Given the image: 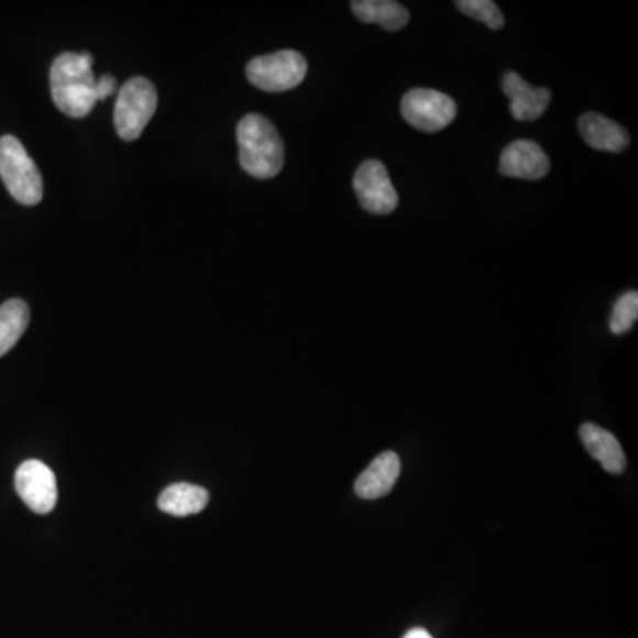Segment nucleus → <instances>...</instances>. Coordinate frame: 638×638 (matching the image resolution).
I'll return each mask as SVG.
<instances>
[{"instance_id":"obj_17","label":"nucleus","mask_w":638,"mask_h":638,"mask_svg":"<svg viewBox=\"0 0 638 638\" xmlns=\"http://www.w3.org/2000/svg\"><path fill=\"white\" fill-rule=\"evenodd\" d=\"M457 8L461 13L488 25L493 31H498L506 23L501 8L493 0H458Z\"/></svg>"},{"instance_id":"obj_15","label":"nucleus","mask_w":638,"mask_h":638,"mask_svg":"<svg viewBox=\"0 0 638 638\" xmlns=\"http://www.w3.org/2000/svg\"><path fill=\"white\" fill-rule=\"evenodd\" d=\"M210 501V493L196 484L178 483L170 484L160 493L158 507L167 515L183 516L197 515L201 513Z\"/></svg>"},{"instance_id":"obj_2","label":"nucleus","mask_w":638,"mask_h":638,"mask_svg":"<svg viewBox=\"0 0 638 638\" xmlns=\"http://www.w3.org/2000/svg\"><path fill=\"white\" fill-rule=\"evenodd\" d=\"M240 165L252 178H275L284 167V142L274 123L261 114H249L238 123Z\"/></svg>"},{"instance_id":"obj_7","label":"nucleus","mask_w":638,"mask_h":638,"mask_svg":"<svg viewBox=\"0 0 638 638\" xmlns=\"http://www.w3.org/2000/svg\"><path fill=\"white\" fill-rule=\"evenodd\" d=\"M353 188L362 208L370 213H393L399 205L387 167L380 160H365L361 164L353 178Z\"/></svg>"},{"instance_id":"obj_18","label":"nucleus","mask_w":638,"mask_h":638,"mask_svg":"<svg viewBox=\"0 0 638 638\" xmlns=\"http://www.w3.org/2000/svg\"><path fill=\"white\" fill-rule=\"evenodd\" d=\"M638 319V293L626 292L619 300L614 304L610 316V330L616 336L629 332L634 329Z\"/></svg>"},{"instance_id":"obj_9","label":"nucleus","mask_w":638,"mask_h":638,"mask_svg":"<svg viewBox=\"0 0 638 638\" xmlns=\"http://www.w3.org/2000/svg\"><path fill=\"white\" fill-rule=\"evenodd\" d=\"M498 173L507 178L536 182L550 173V160L538 142L520 139L510 142L509 146L502 151Z\"/></svg>"},{"instance_id":"obj_10","label":"nucleus","mask_w":638,"mask_h":638,"mask_svg":"<svg viewBox=\"0 0 638 638\" xmlns=\"http://www.w3.org/2000/svg\"><path fill=\"white\" fill-rule=\"evenodd\" d=\"M502 91L509 98L510 114L516 121H536L547 112L552 100L550 89L532 87L515 72L502 77Z\"/></svg>"},{"instance_id":"obj_19","label":"nucleus","mask_w":638,"mask_h":638,"mask_svg":"<svg viewBox=\"0 0 638 638\" xmlns=\"http://www.w3.org/2000/svg\"><path fill=\"white\" fill-rule=\"evenodd\" d=\"M116 87V78L112 75H103V77L96 78V100H107L110 96L114 95Z\"/></svg>"},{"instance_id":"obj_11","label":"nucleus","mask_w":638,"mask_h":638,"mask_svg":"<svg viewBox=\"0 0 638 638\" xmlns=\"http://www.w3.org/2000/svg\"><path fill=\"white\" fill-rule=\"evenodd\" d=\"M399 474H402L399 457L396 452H383L378 458H374L373 463L359 475L355 493L365 501L385 497L393 492Z\"/></svg>"},{"instance_id":"obj_6","label":"nucleus","mask_w":638,"mask_h":638,"mask_svg":"<svg viewBox=\"0 0 638 638\" xmlns=\"http://www.w3.org/2000/svg\"><path fill=\"white\" fill-rule=\"evenodd\" d=\"M457 114V101L446 92L419 87L403 96L402 116L406 123L417 128L419 132H440L454 121Z\"/></svg>"},{"instance_id":"obj_14","label":"nucleus","mask_w":638,"mask_h":638,"mask_svg":"<svg viewBox=\"0 0 638 638\" xmlns=\"http://www.w3.org/2000/svg\"><path fill=\"white\" fill-rule=\"evenodd\" d=\"M351 11L362 23H376L391 32L402 31L410 22V13L396 0H355Z\"/></svg>"},{"instance_id":"obj_16","label":"nucleus","mask_w":638,"mask_h":638,"mask_svg":"<svg viewBox=\"0 0 638 638\" xmlns=\"http://www.w3.org/2000/svg\"><path fill=\"white\" fill-rule=\"evenodd\" d=\"M29 321L31 310L25 301L14 298L0 306V356L13 350L28 330Z\"/></svg>"},{"instance_id":"obj_8","label":"nucleus","mask_w":638,"mask_h":638,"mask_svg":"<svg viewBox=\"0 0 638 638\" xmlns=\"http://www.w3.org/2000/svg\"><path fill=\"white\" fill-rule=\"evenodd\" d=\"M14 488L25 506L37 515H48L57 504V481L43 461H23L14 474Z\"/></svg>"},{"instance_id":"obj_4","label":"nucleus","mask_w":638,"mask_h":638,"mask_svg":"<svg viewBox=\"0 0 638 638\" xmlns=\"http://www.w3.org/2000/svg\"><path fill=\"white\" fill-rule=\"evenodd\" d=\"M158 96L144 77L130 78L119 89L114 109L116 132L123 141H138L155 114Z\"/></svg>"},{"instance_id":"obj_3","label":"nucleus","mask_w":638,"mask_h":638,"mask_svg":"<svg viewBox=\"0 0 638 638\" xmlns=\"http://www.w3.org/2000/svg\"><path fill=\"white\" fill-rule=\"evenodd\" d=\"M0 179L20 205L34 206L43 199L42 173L13 135L0 138Z\"/></svg>"},{"instance_id":"obj_13","label":"nucleus","mask_w":638,"mask_h":638,"mask_svg":"<svg viewBox=\"0 0 638 638\" xmlns=\"http://www.w3.org/2000/svg\"><path fill=\"white\" fill-rule=\"evenodd\" d=\"M580 438L584 443L585 451L608 472V474H623L626 469V457L623 447L617 442V438L600 428V426L587 425L580 428Z\"/></svg>"},{"instance_id":"obj_5","label":"nucleus","mask_w":638,"mask_h":638,"mask_svg":"<svg viewBox=\"0 0 638 638\" xmlns=\"http://www.w3.org/2000/svg\"><path fill=\"white\" fill-rule=\"evenodd\" d=\"M307 61L295 51L261 55L246 64V78L252 86L265 92H284L304 82Z\"/></svg>"},{"instance_id":"obj_1","label":"nucleus","mask_w":638,"mask_h":638,"mask_svg":"<svg viewBox=\"0 0 638 638\" xmlns=\"http://www.w3.org/2000/svg\"><path fill=\"white\" fill-rule=\"evenodd\" d=\"M52 98L57 109L69 118L91 114L96 103V77L92 55L64 52L52 64Z\"/></svg>"},{"instance_id":"obj_20","label":"nucleus","mask_w":638,"mask_h":638,"mask_svg":"<svg viewBox=\"0 0 638 638\" xmlns=\"http://www.w3.org/2000/svg\"><path fill=\"white\" fill-rule=\"evenodd\" d=\"M403 638H433V637H431V635H429L428 631H426V629L414 628L410 629V631H408V634H406L405 637Z\"/></svg>"},{"instance_id":"obj_12","label":"nucleus","mask_w":638,"mask_h":638,"mask_svg":"<svg viewBox=\"0 0 638 638\" xmlns=\"http://www.w3.org/2000/svg\"><path fill=\"white\" fill-rule=\"evenodd\" d=\"M579 132L588 146L596 151L620 153L629 146V135L625 128L596 112L580 118Z\"/></svg>"}]
</instances>
